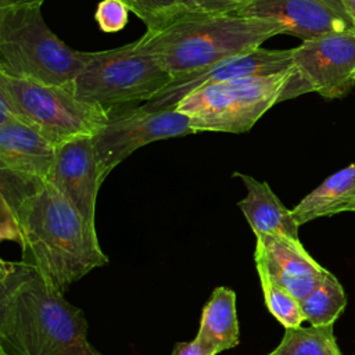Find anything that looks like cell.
<instances>
[{
  "label": "cell",
  "instance_id": "cell-1",
  "mask_svg": "<svg viewBox=\"0 0 355 355\" xmlns=\"http://www.w3.org/2000/svg\"><path fill=\"white\" fill-rule=\"evenodd\" d=\"M0 198L1 240L18 243L22 261L36 266L62 294L108 262L96 226L49 180L0 169Z\"/></svg>",
  "mask_w": 355,
  "mask_h": 355
},
{
  "label": "cell",
  "instance_id": "cell-2",
  "mask_svg": "<svg viewBox=\"0 0 355 355\" xmlns=\"http://www.w3.org/2000/svg\"><path fill=\"white\" fill-rule=\"evenodd\" d=\"M0 355H103L82 309L26 261L0 262Z\"/></svg>",
  "mask_w": 355,
  "mask_h": 355
},
{
  "label": "cell",
  "instance_id": "cell-3",
  "mask_svg": "<svg viewBox=\"0 0 355 355\" xmlns=\"http://www.w3.org/2000/svg\"><path fill=\"white\" fill-rule=\"evenodd\" d=\"M276 35L284 29L270 19L197 11L147 29L140 40L175 78L250 53Z\"/></svg>",
  "mask_w": 355,
  "mask_h": 355
},
{
  "label": "cell",
  "instance_id": "cell-4",
  "mask_svg": "<svg viewBox=\"0 0 355 355\" xmlns=\"http://www.w3.org/2000/svg\"><path fill=\"white\" fill-rule=\"evenodd\" d=\"M44 0H0V72L72 92L90 53L67 46L46 24Z\"/></svg>",
  "mask_w": 355,
  "mask_h": 355
},
{
  "label": "cell",
  "instance_id": "cell-5",
  "mask_svg": "<svg viewBox=\"0 0 355 355\" xmlns=\"http://www.w3.org/2000/svg\"><path fill=\"white\" fill-rule=\"evenodd\" d=\"M110 114L78 98L71 90L0 72V123L18 119L55 146L82 136H96Z\"/></svg>",
  "mask_w": 355,
  "mask_h": 355
},
{
  "label": "cell",
  "instance_id": "cell-6",
  "mask_svg": "<svg viewBox=\"0 0 355 355\" xmlns=\"http://www.w3.org/2000/svg\"><path fill=\"white\" fill-rule=\"evenodd\" d=\"M172 79L139 37L116 49L90 53L72 93L110 114L150 101Z\"/></svg>",
  "mask_w": 355,
  "mask_h": 355
},
{
  "label": "cell",
  "instance_id": "cell-7",
  "mask_svg": "<svg viewBox=\"0 0 355 355\" xmlns=\"http://www.w3.org/2000/svg\"><path fill=\"white\" fill-rule=\"evenodd\" d=\"M287 71L219 82L200 87L175 107L190 116L194 132H248L276 103L291 78Z\"/></svg>",
  "mask_w": 355,
  "mask_h": 355
},
{
  "label": "cell",
  "instance_id": "cell-8",
  "mask_svg": "<svg viewBox=\"0 0 355 355\" xmlns=\"http://www.w3.org/2000/svg\"><path fill=\"white\" fill-rule=\"evenodd\" d=\"M355 85V32H333L302 40L293 49L291 78L280 101L315 92L344 97Z\"/></svg>",
  "mask_w": 355,
  "mask_h": 355
},
{
  "label": "cell",
  "instance_id": "cell-9",
  "mask_svg": "<svg viewBox=\"0 0 355 355\" xmlns=\"http://www.w3.org/2000/svg\"><path fill=\"white\" fill-rule=\"evenodd\" d=\"M196 133L190 116L171 110L129 107L110 112L107 125L93 136L103 180L137 148L164 139Z\"/></svg>",
  "mask_w": 355,
  "mask_h": 355
},
{
  "label": "cell",
  "instance_id": "cell-10",
  "mask_svg": "<svg viewBox=\"0 0 355 355\" xmlns=\"http://www.w3.org/2000/svg\"><path fill=\"white\" fill-rule=\"evenodd\" d=\"M293 67V49L272 50L258 47L207 68L175 76L157 96L144 103L148 110H171L191 92L207 85L263 76L287 71Z\"/></svg>",
  "mask_w": 355,
  "mask_h": 355
},
{
  "label": "cell",
  "instance_id": "cell-11",
  "mask_svg": "<svg viewBox=\"0 0 355 355\" xmlns=\"http://www.w3.org/2000/svg\"><path fill=\"white\" fill-rule=\"evenodd\" d=\"M241 17L277 22L284 35L309 40L333 32H355V19L344 0H254Z\"/></svg>",
  "mask_w": 355,
  "mask_h": 355
},
{
  "label": "cell",
  "instance_id": "cell-12",
  "mask_svg": "<svg viewBox=\"0 0 355 355\" xmlns=\"http://www.w3.org/2000/svg\"><path fill=\"white\" fill-rule=\"evenodd\" d=\"M46 180L61 191L89 225L96 226V200L104 180L92 136L75 137L58 144Z\"/></svg>",
  "mask_w": 355,
  "mask_h": 355
},
{
  "label": "cell",
  "instance_id": "cell-13",
  "mask_svg": "<svg viewBox=\"0 0 355 355\" xmlns=\"http://www.w3.org/2000/svg\"><path fill=\"white\" fill-rule=\"evenodd\" d=\"M254 261L300 301L327 272L308 254L300 240L279 234H255Z\"/></svg>",
  "mask_w": 355,
  "mask_h": 355
},
{
  "label": "cell",
  "instance_id": "cell-14",
  "mask_svg": "<svg viewBox=\"0 0 355 355\" xmlns=\"http://www.w3.org/2000/svg\"><path fill=\"white\" fill-rule=\"evenodd\" d=\"M55 150L54 143L18 119L0 123V169L47 179Z\"/></svg>",
  "mask_w": 355,
  "mask_h": 355
},
{
  "label": "cell",
  "instance_id": "cell-15",
  "mask_svg": "<svg viewBox=\"0 0 355 355\" xmlns=\"http://www.w3.org/2000/svg\"><path fill=\"white\" fill-rule=\"evenodd\" d=\"M247 189V196L239 201L254 234H279L294 240L298 239L300 225L291 209H287L266 182H259L250 175L236 172Z\"/></svg>",
  "mask_w": 355,
  "mask_h": 355
},
{
  "label": "cell",
  "instance_id": "cell-16",
  "mask_svg": "<svg viewBox=\"0 0 355 355\" xmlns=\"http://www.w3.org/2000/svg\"><path fill=\"white\" fill-rule=\"evenodd\" d=\"M194 340L211 355L232 349L239 344L236 293L232 288L223 286L214 288L202 308Z\"/></svg>",
  "mask_w": 355,
  "mask_h": 355
},
{
  "label": "cell",
  "instance_id": "cell-17",
  "mask_svg": "<svg viewBox=\"0 0 355 355\" xmlns=\"http://www.w3.org/2000/svg\"><path fill=\"white\" fill-rule=\"evenodd\" d=\"M347 211L355 212V164L329 176L291 209L300 226Z\"/></svg>",
  "mask_w": 355,
  "mask_h": 355
},
{
  "label": "cell",
  "instance_id": "cell-18",
  "mask_svg": "<svg viewBox=\"0 0 355 355\" xmlns=\"http://www.w3.org/2000/svg\"><path fill=\"white\" fill-rule=\"evenodd\" d=\"M305 320L313 326L333 324L347 305L343 286L331 272H326L319 284L301 301Z\"/></svg>",
  "mask_w": 355,
  "mask_h": 355
},
{
  "label": "cell",
  "instance_id": "cell-19",
  "mask_svg": "<svg viewBox=\"0 0 355 355\" xmlns=\"http://www.w3.org/2000/svg\"><path fill=\"white\" fill-rule=\"evenodd\" d=\"M268 355H343L333 324L286 329L280 344Z\"/></svg>",
  "mask_w": 355,
  "mask_h": 355
},
{
  "label": "cell",
  "instance_id": "cell-20",
  "mask_svg": "<svg viewBox=\"0 0 355 355\" xmlns=\"http://www.w3.org/2000/svg\"><path fill=\"white\" fill-rule=\"evenodd\" d=\"M261 287L263 291V298L269 312L280 322L284 329L298 327L305 320L300 300L294 297L288 290L276 283L269 273L262 268L255 265Z\"/></svg>",
  "mask_w": 355,
  "mask_h": 355
},
{
  "label": "cell",
  "instance_id": "cell-21",
  "mask_svg": "<svg viewBox=\"0 0 355 355\" xmlns=\"http://www.w3.org/2000/svg\"><path fill=\"white\" fill-rule=\"evenodd\" d=\"M140 19L147 29L161 28L175 19L197 12L194 0H137Z\"/></svg>",
  "mask_w": 355,
  "mask_h": 355
},
{
  "label": "cell",
  "instance_id": "cell-22",
  "mask_svg": "<svg viewBox=\"0 0 355 355\" xmlns=\"http://www.w3.org/2000/svg\"><path fill=\"white\" fill-rule=\"evenodd\" d=\"M129 11L122 0H101L97 4L94 18L103 32L114 33L126 26Z\"/></svg>",
  "mask_w": 355,
  "mask_h": 355
},
{
  "label": "cell",
  "instance_id": "cell-23",
  "mask_svg": "<svg viewBox=\"0 0 355 355\" xmlns=\"http://www.w3.org/2000/svg\"><path fill=\"white\" fill-rule=\"evenodd\" d=\"M254 0H194L196 7L207 14H237Z\"/></svg>",
  "mask_w": 355,
  "mask_h": 355
},
{
  "label": "cell",
  "instance_id": "cell-24",
  "mask_svg": "<svg viewBox=\"0 0 355 355\" xmlns=\"http://www.w3.org/2000/svg\"><path fill=\"white\" fill-rule=\"evenodd\" d=\"M171 355H211L196 340L176 343Z\"/></svg>",
  "mask_w": 355,
  "mask_h": 355
},
{
  "label": "cell",
  "instance_id": "cell-25",
  "mask_svg": "<svg viewBox=\"0 0 355 355\" xmlns=\"http://www.w3.org/2000/svg\"><path fill=\"white\" fill-rule=\"evenodd\" d=\"M132 12H135L137 17H140V6L137 3V0H122Z\"/></svg>",
  "mask_w": 355,
  "mask_h": 355
},
{
  "label": "cell",
  "instance_id": "cell-26",
  "mask_svg": "<svg viewBox=\"0 0 355 355\" xmlns=\"http://www.w3.org/2000/svg\"><path fill=\"white\" fill-rule=\"evenodd\" d=\"M344 4L347 7V10L349 11L351 17L355 19V0H344Z\"/></svg>",
  "mask_w": 355,
  "mask_h": 355
}]
</instances>
